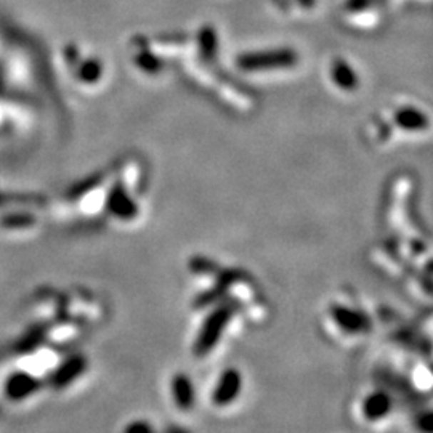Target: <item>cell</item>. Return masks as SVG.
Returning <instances> with one entry per match:
<instances>
[{"instance_id":"cell-1","label":"cell","mask_w":433,"mask_h":433,"mask_svg":"<svg viewBox=\"0 0 433 433\" xmlns=\"http://www.w3.org/2000/svg\"><path fill=\"white\" fill-rule=\"evenodd\" d=\"M297 63L294 50L280 49L267 51H250L238 58V66L244 71H265V69H284Z\"/></svg>"},{"instance_id":"cell-2","label":"cell","mask_w":433,"mask_h":433,"mask_svg":"<svg viewBox=\"0 0 433 433\" xmlns=\"http://www.w3.org/2000/svg\"><path fill=\"white\" fill-rule=\"evenodd\" d=\"M231 320V308L230 307H218L205 318L201 331L198 334L195 350L198 355H205L214 348L218 340L222 339L225 327L230 325Z\"/></svg>"},{"instance_id":"cell-3","label":"cell","mask_w":433,"mask_h":433,"mask_svg":"<svg viewBox=\"0 0 433 433\" xmlns=\"http://www.w3.org/2000/svg\"><path fill=\"white\" fill-rule=\"evenodd\" d=\"M42 389V380L28 371H15L6 377L4 384V395L10 402H26Z\"/></svg>"},{"instance_id":"cell-4","label":"cell","mask_w":433,"mask_h":433,"mask_svg":"<svg viewBox=\"0 0 433 433\" xmlns=\"http://www.w3.org/2000/svg\"><path fill=\"white\" fill-rule=\"evenodd\" d=\"M87 370V360L82 355H71L63 360L49 377V385L54 390H64L73 385Z\"/></svg>"},{"instance_id":"cell-5","label":"cell","mask_w":433,"mask_h":433,"mask_svg":"<svg viewBox=\"0 0 433 433\" xmlns=\"http://www.w3.org/2000/svg\"><path fill=\"white\" fill-rule=\"evenodd\" d=\"M243 390V376L236 370H226L220 376L218 382L212 393V402L217 406L231 404L239 397Z\"/></svg>"},{"instance_id":"cell-6","label":"cell","mask_w":433,"mask_h":433,"mask_svg":"<svg viewBox=\"0 0 433 433\" xmlns=\"http://www.w3.org/2000/svg\"><path fill=\"white\" fill-rule=\"evenodd\" d=\"M106 209L109 214L119 220H132L137 217L138 208L126 188L116 185L106 198Z\"/></svg>"},{"instance_id":"cell-7","label":"cell","mask_w":433,"mask_h":433,"mask_svg":"<svg viewBox=\"0 0 433 433\" xmlns=\"http://www.w3.org/2000/svg\"><path fill=\"white\" fill-rule=\"evenodd\" d=\"M170 392L173 402H175L180 409L188 411L195 406L196 402L195 385H193L191 379L186 377L185 374H177V376H173L170 384Z\"/></svg>"},{"instance_id":"cell-8","label":"cell","mask_w":433,"mask_h":433,"mask_svg":"<svg viewBox=\"0 0 433 433\" xmlns=\"http://www.w3.org/2000/svg\"><path fill=\"white\" fill-rule=\"evenodd\" d=\"M392 411V398L385 392H374L363 402V414L367 421H379Z\"/></svg>"},{"instance_id":"cell-9","label":"cell","mask_w":433,"mask_h":433,"mask_svg":"<svg viewBox=\"0 0 433 433\" xmlns=\"http://www.w3.org/2000/svg\"><path fill=\"white\" fill-rule=\"evenodd\" d=\"M395 121L398 127H402L403 131L408 132H417L424 131L429 126V118L422 111H419L416 108L406 106L402 108L395 116Z\"/></svg>"},{"instance_id":"cell-10","label":"cell","mask_w":433,"mask_h":433,"mask_svg":"<svg viewBox=\"0 0 433 433\" xmlns=\"http://www.w3.org/2000/svg\"><path fill=\"white\" fill-rule=\"evenodd\" d=\"M76 77L82 83L93 86L103 77V64L96 58H87V60L76 63Z\"/></svg>"},{"instance_id":"cell-11","label":"cell","mask_w":433,"mask_h":433,"mask_svg":"<svg viewBox=\"0 0 433 433\" xmlns=\"http://www.w3.org/2000/svg\"><path fill=\"white\" fill-rule=\"evenodd\" d=\"M332 79L342 90H355L358 87V77L345 61H337L332 68Z\"/></svg>"},{"instance_id":"cell-12","label":"cell","mask_w":433,"mask_h":433,"mask_svg":"<svg viewBox=\"0 0 433 433\" xmlns=\"http://www.w3.org/2000/svg\"><path fill=\"white\" fill-rule=\"evenodd\" d=\"M334 315H335V321H337L344 329H350V331H358L361 325H363V320H361V316L358 313L352 312V310L337 308L334 312Z\"/></svg>"},{"instance_id":"cell-13","label":"cell","mask_w":433,"mask_h":433,"mask_svg":"<svg viewBox=\"0 0 433 433\" xmlns=\"http://www.w3.org/2000/svg\"><path fill=\"white\" fill-rule=\"evenodd\" d=\"M42 337H44V331L34 329V331H31L24 339H21V342H19V350H23V352L34 350V348L41 345Z\"/></svg>"},{"instance_id":"cell-14","label":"cell","mask_w":433,"mask_h":433,"mask_svg":"<svg viewBox=\"0 0 433 433\" xmlns=\"http://www.w3.org/2000/svg\"><path fill=\"white\" fill-rule=\"evenodd\" d=\"M199 39H201V47L205 51H214V49L217 47V37L214 34V31H210V29L201 31V36H199Z\"/></svg>"},{"instance_id":"cell-15","label":"cell","mask_w":433,"mask_h":433,"mask_svg":"<svg viewBox=\"0 0 433 433\" xmlns=\"http://www.w3.org/2000/svg\"><path fill=\"white\" fill-rule=\"evenodd\" d=\"M137 64L140 68H143L146 71H158V68H159L158 58L151 54H145L140 58H137Z\"/></svg>"},{"instance_id":"cell-16","label":"cell","mask_w":433,"mask_h":433,"mask_svg":"<svg viewBox=\"0 0 433 433\" xmlns=\"http://www.w3.org/2000/svg\"><path fill=\"white\" fill-rule=\"evenodd\" d=\"M127 430L128 432H148L150 430V427H148V425H141V424H133V425H128Z\"/></svg>"}]
</instances>
